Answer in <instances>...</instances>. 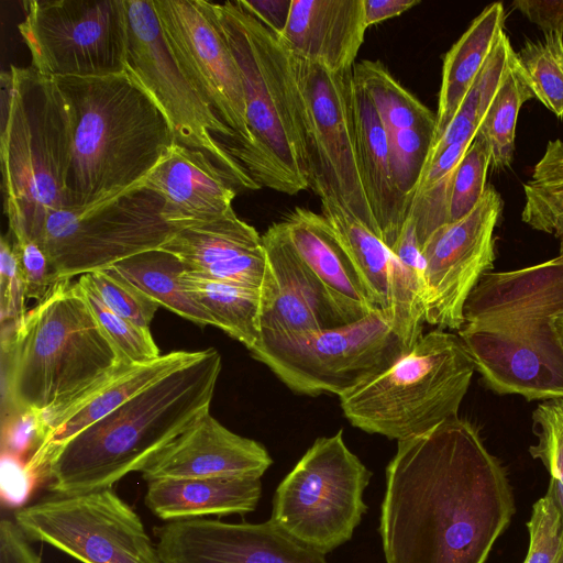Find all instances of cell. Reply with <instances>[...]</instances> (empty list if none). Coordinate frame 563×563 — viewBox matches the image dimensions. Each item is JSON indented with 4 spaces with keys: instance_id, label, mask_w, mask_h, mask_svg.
Masks as SVG:
<instances>
[{
    "instance_id": "7c38bea8",
    "label": "cell",
    "mask_w": 563,
    "mask_h": 563,
    "mask_svg": "<svg viewBox=\"0 0 563 563\" xmlns=\"http://www.w3.org/2000/svg\"><path fill=\"white\" fill-rule=\"evenodd\" d=\"M22 5L18 29L38 74L62 78L125 73V0H30Z\"/></svg>"
},
{
    "instance_id": "d590c367",
    "label": "cell",
    "mask_w": 563,
    "mask_h": 563,
    "mask_svg": "<svg viewBox=\"0 0 563 563\" xmlns=\"http://www.w3.org/2000/svg\"><path fill=\"white\" fill-rule=\"evenodd\" d=\"M523 191L522 221L534 230L554 235L563 253V141L548 142Z\"/></svg>"
},
{
    "instance_id": "b9f144b4",
    "label": "cell",
    "mask_w": 563,
    "mask_h": 563,
    "mask_svg": "<svg viewBox=\"0 0 563 563\" xmlns=\"http://www.w3.org/2000/svg\"><path fill=\"white\" fill-rule=\"evenodd\" d=\"M434 133V130L429 129H406L388 134L394 181L410 203L433 144Z\"/></svg>"
},
{
    "instance_id": "ac0fdd59",
    "label": "cell",
    "mask_w": 563,
    "mask_h": 563,
    "mask_svg": "<svg viewBox=\"0 0 563 563\" xmlns=\"http://www.w3.org/2000/svg\"><path fill=\"white\" fill-rule=\"evenodd\" d=\"M155 534L164 563H328L324 554L291 538L269 520H177L156 528Z\"/></svg>"
},
{
    "instance_id": "e575fe53",
    "label": "cell",
    "mask_w": 563,
    "mask_h": 563,
    "mask_svg": "<svg viewBox=\"0 0 563 563\" xmlns=\"http://www.w3.org/2000/svg\"><path fill=\"white\" fill-rule=\"evenodd\" d=\"M531 98L533 92L515 54L477 130L489 148L490 167L495 170L510 166L518 114Z\"/></svg>"
},
{
    "instance_id": "e0dca14e",
    "label": "cell",
    "mask_w": 563,
    "mask_h": 563,
    "mask_svg": "<svg viewBox=\"0 0 563 563\" xmlns=\"http://www.w3.org/2000/svg\"><path fill=\"white\" fill-rule=\"evenodd\" d=\"M459 336L493 391L528 401L563 398V344L554 320L506 331L464 324Z\"/></svg>"
},
{
    "instance_id": "6da1fadb",
    "label": "cell",
    "mask_w": 563,
    "mask_h": 563,
    "mask_svg": "<svg viewBox=\"0 0 563 563\" xmlns=\"http://www.w3.org/2000/svg\"><path fill=\"white\" fill-rule=\"evenodd\" d=\"M515 514L505 467L467 420L398 441L379 533L386 563H485Z\"/></svg>"
},
{
    "instance_id": "ab89813d",
    "label": "cell",
    "mask_w": 563,
    "mask_h": 563,
    "mask_svg": "<svg viewBox=\"0 0 563 563\" xmlns=\"http://www.w3.org/2000/svg\"><path fill=\"white\" fill-rule=\"evenodd\" d=\"M532 420L538 441L529 448V452L549 471V487L553 490L563 514V398L539 404L533 411Z\"/></svg>"
},
{
    "instance_id": "7dc6e473",
    "label": "cell",
    "mask_w": 563,
    "mask_h": 563,
    "mask_svg": "<svg viewBox=\"0 0 563 563\" xmlns=\"http://www.w3.org/2000/svg\"><path fill=\"white\" fill-rule=\"evenodd\" d=\"M44 435L45 423L40 413L35 411L13 412L3 419L2 454L20 460L30 452L31 456L40 446Z\"/></svg>"
},
{
    "instance_id": "52a82bcc",
    "label": "cell",
    "mask_w": 563,
    "mask_h": 563,
    "mask_svg": "<svg viewBox=\"0 0 563 563\" xmlns=\"http://www.w3.org/2000/svg\"><path fill=\"white\" fill-rule=\"evenodd\" d=\"M475 364L459 335L433 330L389 368L339 397L356 428L397 441L459 417Z\"/></svg>"
},
{
    "instance_id": "11a10c76",
    "label": "cell",
    "mask_w": 563,
    "mask_h": 563,
    "mask_svg": "<svg viewBox=\"0 0 563 563\" xmlns=\"http://www.w3.org/2000/svg\"><path fill=\"white\" fill-rule=\"evenodd\" d=\"M555 563H563V542H562V547H561V550L559 552V555L555 560Z\"/></svg>"
},
{
    "instance_id": "8d00e7d4",
    "label": "cell",
    "mask_w": 563,
    "mask_h": 563,
    "mask_svg": "<svg viewBox=\"0 0 563 563\" xmlns=\"http://www.w3.org/2000/svg\"><path fill=\"white\" fill-rule=\"evenodd\" d=\"M471 144L450 145L421 173L408 214L415 222L421 250L434 231L449 223L453 176Z\"/></svg>"
},
{
    "instance_id": "83f0119b",
    "label": "cell",
    "mask_w": 563,
    "mask_h": 563,
    "mask_svg": "<svg viewBox=\"0 0 563 563\" xmlns=\"http://www.w3.org/2000/svg\"><path fill=\"white\" fill-rule=\"evenodd\" d=\"M261 495L255 476L161 478L147 482L145 505L161 519L177 521L245 515L255 510Z\"/></svg>"
},
{
    "instance_id": "1f68e13d",
    "label": "cell",
    "mask_w": 563,
    "mask_h": 563,
    "mask_svg": "<svg viewBox=\"0 0 563 563\" xmlns=\"http://www.w3.org/2000/svg\"><path fill=\"white\" fill-rule=\"evenodd\" d=\"M108 269L137 287L159 307L198 325H214L213 319L184 289L181 275L186 266L174 254L154 249L120 261Z\"/></svg>"
},
{
    "instance_id": "2e32d148",
    "label": "cell",
    "mask_w": 563,
    "mask_h": 563,
    "mask_svg": "<svg viewBox=\"0 0 563 563\" xmlns=\"http://www.w3.org/2000/svg\"><path fill=\"white\" fill-rule=\"evenodd\" d=\"M501 210L500 194L487 185L468 214L439 228L422 246L429 324L451 330L465 324V302L494 266V230Z\"/></svg>"
},
{
    "instance_id": "d4e9b609",
    "label": "cell",
    "mask_w": 563,
    "mask_h": 563,
    "mask_svg": "<svg viewBox=\"0 0 563 563\" xmlns=\"http://www.w3.org/2000/svg\"><path fill=\"white\" fill-rule=\"evenodd\" d=\"M297 254L322 283L346 323L376 307L349 253L322 214L296 207L283 220Z\"/></svg>"
},
{
    "instance_id": "74e56055",
    "label": "cell",
    "mask_w": 563,
    "mask_h": 563,
    "mask_svg": "<svg viewBox=\"0 0 563 563\" xmlns=\"http://www.w3.org/2000/svg\"><path fill=\"white\" fill-rule=\"evenodd\" d=\"M516 56L534 98L563 120V33L528 40Z\"/></svg>"
},
{
    "instance_id": "4316f807",
    "label": "cell",
    "mask_w": 563,
    "mask_h": 563,
    "mask_svg": "<svg viewBox=\"0 0 563 563\" xmlns=\"http://www.w3.org/2000/svg\"><path fill=\"white\" fill-rule=\"evenodd\" d=\"M353 114L365 194L382 239L390 249L408 218L410 202L394 181L387 131L368 95L354 79Z\"/></svg>"
},
{
    "instance_id": "60d3db41",
    "label": "cell",
    "mask_w": 563,
    "mask_h": 563,
    "mask_svg": "<svg viewBox=\"0 0 563 563\" xmlns=\"http://www.w3.org/2000/svg\"><path fill=\"white\" fill-rule=\"evenodd\" d=\"M490 154L486 142L476 134L459 163L452 181L449 223L468 214L479 202L486 188Z\"/></svg>"
},
{
    "instance_id": "7402d4cb",
    "label": "cell",
    "mask_w": 563,
    "mask_h": 563,
    "mask_svg": "<svg viewBox=\"0 0 563 563\" xmlns=\"http://www.w3.org/2000/svg\"><path fill=\"white\" fill-rule=\"evenodd\" d=\"M143 186L162 197L163 214L177 230L225 214L233 209L238 190L231 177L205 153L176 142Z\"/></svg>"
},
{
    "instance_id": "816d5d0a",
    "label": "cell",
    "mask_w": 563,
    "mask_h": 563,
    "mask_svg": "<svg viewBox=\"0 0 563 563\" xmlns=\"http://www.w3.org/2000/svg\"><path fill=\"white\" fill-rule=\"evenodd\" d=\"M239 3L274 33L279 35L287 23L291 0H238Z\"/></svg>"
},
{
    "instance_id": "836d02e7",
    "label": "cell",
    "mask_w": 563,
    "mask_h": 563,
    "mask_svg": "<svg viewBox=\"0 0 563 563\" xmlns=\"http://www.w3.org/2000/svg\"><path fill=\"white\" fill-rule=\"evenodd\" d=\"M353 79L365 90L387 134L406 129L437 128V114L405 89L379 60H361Z\"/></svg>"
},
{
    "instance_id": "f1b7e54d",
    "label": "cell",
    "mask_w": 563,
    "mask_h": 563,
    "mask_svg": "<svg viewBox=\"0 0 563 563\" xmlns=\"http://www.w3.org/2000/svg\"><path fill=\"white\" fill-rule=\"evenodd\" d=\"M501 2L486 7L443 58L433 143L451 122L481 73L499 33L504 31Z\"/></svg>"
},
{
    "instance_id": "f546056e",
    "label": "cell",
    "mask_w": 563,
    "mask_h": 563,
    "mask_svg": "<svg viewBox=\"0 0 563 563\" xmlns=\"http://www.w3.org/2000/svg\"><path fill=\"white\" fill-rule=\"evenodd\" d=\"M389 302L386 310L395 332L411 349L426 322L424 258L413 220L408 216L390 247Z\"/></svg>"
},
{
    "instance_id": "bcb514c9",
    "label": "cell",
    "mask_w": 563,
    "mask_h": 563,
    "mask_svg": "<svg viewBox=\"0 0 563 563\" xmlns=\"http://www.w3.org/2000/svg\"><path fill=\"white\" fill-rule=\"evenodd\" d=\"M26 286L19 268L9 234L0 242V306L1 321L15 328L26 313Z\"/></svg>"
},
{
    "instance_id": "30bf717a",
    "label": "cell",
    "mask_w": 563,
    "mask_h": 563,
    "mask_svg": "<svg viewBox=\"0 0 563 563\" xmlns=\"http://www.w3.org/2000/svg\"><path fill=\"white\" fill-rule=\"evenodd\" d=\"M164 201L143 183L84 208H60L46 219L37 242L60 280L108 269L159 249L177 231Z\"/></svg>"
},
{
    "instance_id": "4dcf8cb0",
    "label": "cell",
    "mask_w": 563,
    "mask_h": 563,
    "mask_svg": "<svg viewBox=\"0 0 563 563\" xmlns=\"http://www.w3.org/2000/svg\"><path fill=\"white\" fill-rule=\"evenodd\" d=\"M181 284L189 296L213 319L214 327L249 351L261 338L260 289L185 271Z\"/></svg>"
},
{
    "instance_id": "f35d334b",
    "label": "cell",
    "mask_w": 563,
    "mask_h": 563,
    "mask_svg": "<svg viewBox=\"0 0 563 563\" xmlns=\"http://www.w3.org/2000/svg\"><path fill=\"white\" fill-rule=\"evenodd\" d=\"M99 325L131 364H143L161 356L150 329L139 327L111 311L100 299L88 274L78 279Z\"/></svg>"
},
{
    "instance_id": "8992f818",
    "label": "cell",
    "mask_w": 563,
    "mask_h": 563,
    "mask_svg": "<svg viewBox=\"0 0 563 563\" xmlns=\"http://www.w3.org/2000/svg\"><path fill=\"white\" fill-rule=\"evenodd\" d=\"M3 209L11 236L38 240L47 217L66 205L73 125L54 78L11 65L1 73Z\"/></svg>"
},
{
    "instance_id": "9c48e42d",
    "label": "cell",
    "mask_w": 563,
    "mask_h": 563,
    "mask_svg": "<svg viewBox=\"0 0 563 563\" xmlns=\"http://www.w3.org/2000/svg\"><path fill=\"white\" fill-rule=\"evenodd\" d=\"M371 477L342 430L318 438L277 486L269 521L325 555L352 538Z\"/></svg>"
},
{
    "instance_id": "ffe728a7",
    "label": "cell",
    "mask_w": 563,
    "mask_h": 563,
    "mask_svg": "<svg viewBox=\"0 0 563 563\" xmlns=\"http://www.w3.org/2000/svg\"><path fill=\"white\" fill-rule=\"evenodd\" d=\"M267 450L221 424L210 412L200 417L162 449L141 471L147 482L262 475L272 465Z\"/></svg>"
},
{
    "instance_id": "9a60e30c",
    "label": "cell",
    "mask_w": 563,
    "mask_h": 563,
    "mask_svg": "<svg viewBox=\"0 0 563 563\" xmlns=\"http://www.w3.org/2000/svg\"><path fill=\"white\" fill-rule=\"evenodd\" d=\"M164 40L180 70L235 135V158L250 144L238 63L207 0H152Z\"/></svg>"
},
{
    "instance_id": "484cf974",
    "label": "cell",
    "mask_w": 563,
    "mask_h": 563,
    "mask_svg": "<svg viewBox=\"0 0 563 563\" xmlns=\"http://www.w3.org/2000/svg\"><path fill=\"white\" fill-rule=\"evenodd\" d=\"M199 354L200 351H173L147 363L132 364L84 400L53 419L47 424L40 446L26 461V470L35 481L43 479L48 460L59 446L156 379L194 361Z\"/></svg>"
},
{
    "instance_id": "277c9868",
    "label": "cell",
    "mask_w": 563,
    "mask_h": 563,
    "mask_svg": "<svg viewBox=\"0 0 563 563\" xmlns=\"http://www.w3.org/2000/svg\"><path fill=\"white\" fill-rule=\"evenodd\" d=\"M54 79L73 125L64 208L88 207L141 185L175 142L153 100L125 73Z\"/></svg>"
},
{
    "instance_id": "ba28073f",
    "label": "cell",
    "mask_w": 563,
    "mask_h": 563,
    "mask_svg": "<svg viewBox=\"0 0 563 563\" xmlns=\"http://www.w3.org/2000/svg\"><path fill=\"white\" fill-rule=\"evenodd\" d=\"M410 349L388 314L376 309L363 319L291 336H261L250 350L297 394L339 397L389 368Z\"/></svg>"
},
{
    "instance_id": "681fc988",
    "label": "cell",
    "mask_w": 563,
    "mask_h": 563,
    "mask_svg": "<svg viewBox=\"0 0 563 563\" xmlns=\"http://www.w3.org/2000/svg\"><path fill=\"white\" fill-rule=\"evenodd\" d=\"M15 521L0 522V563H42Z\"/></svg>"
},
{
    "instance_id": "5bb4252c",
    "label": "cell",
    "mask_w": 563,
    "mask_h": 563,
    "mask_svg": "<svg viewBox=\"0 0 563 563\" xmlns=\"http://www.w3.org/2000/svg\"><path fill=\"white\" fill-rule=\"evenodd\" d=\"M14 519L29 540L81 563H164L140 516L112 488L54 495L20 508Z\"/></svg>"
},
{
    "instance_id": "44dd1931",
    "label": "cell",
    "mask_w": 563,
    "mask_h": 563,
    "mask_svg": "<svg viewBox=\"0 0 563 563\" xmlns=\"http://www.w3.org/2000/svg\"><path fill=\"white\" fill-rule=\"evenodd\" d=\"M159 249L177 256L189 272L250 288L261 289L266 274L262 235L233 209L178 229Z\"/></svg>"
},
{
    "instance_id": "603a6c76",
    "label": "cell",
    "mask_w": 563,
    "mask_h": 563,
    "mask_svg": "<svg viewBox=\"0 0 563 563\" xmlns=\"http://www.w3.org/2000/svg\"><path fill=\"white\" fill-rule=\"evenodd\" d=\"M366 29L364 0H291L277 36L291 55L344 73L353 69Z\"/></svg>"
},
{
    "instance_id": "f907efd6",
    "label": "cell",
    "mask_w": 563,
    "mask_h": 563,
    "mask_svg": "<svg viewBox=\"0 0 563 563\" xmlns=\"http://www.w3.org/2000/svg\"><path fill=\"white\" fill-rule=\"evenodd\" d=\"M512 5L545 33H563V0H515Z\"/></svg>"
},
{
    "instance_id": "ee69618b",
    "label": "cell",
    "mask_w": 563,
    "mask_h": 563,
    "mask_svg": "<svg viewBox=\"0 0 563 563\" xmlns=\"http://www.w3.org/2000/svg\"><path fill=\"white\" fill-rule=\"evenodd\" d=\"M527 526L530 541L523 563H555L563 542V514L550 487L534 503Z\"/></svg>"
},
{
    "instance_id": "5b68a950",
    "label": "cell",
    "mask_w": 563,
    "mask_h": 563,
    "mask_svg": "<svg viewBox=\"0 0 563 563\" xmlns=\"http://www.w3.org/2000/svg\"><path fill=\"white\" fill-rule=\"evenodd\" d=\"M210 5L244 86L250 144L235 159L261 187L297 195L309 188V172L291 56L238 0Z\"/></svg>"
},
{
    "instance_id": "c3c4849f",
    "label": "cell",
    "mask_w": 563,
    "mask_h": 563,
    "mask_svg": "<svg viewBox=\"0 0 563 563\" xmlns=\"http://www.w3.org/2000/svg\"><path fill=\"white\" fill-rule=\"evenodd\" d=\"M34 477L19 459L2 454L1 496L4 503L15 506L22 503L31 490Z\"/></svg>"
},
{
    "instance_id": "7a4b0ae2",
    "label": "cell",
    "mask_w": 563,
    "mask_h": 563,
    "mask_svg": "<svg viewBox=\"0 0 563 563\" xmlns=\"http://www.w3.org/2000/svg\"><path fill=\"white\" fill-rule=\"evenodd\" d=\"M221 372L212 347L156 379L81 430L49 457L44 477L55 495L112 488L141 472L162 449L209 412Z\"/></svg>"
},
{
    "instance_id": "4fadbf2b",
    "label": "cell",
    "mask_w": 563,
    "mask_h": 563,
    "mask_svg": "<svg viewBox=\"0 0 563 563\" xmlns=\"http://www.w3.org/2000/svg\"><path fill=\"white\" fill-rule=\"evenodd\" d=\"M290 56L302 102L309 188L320 200L336 202L380 234L360 169L353 69L332 73L321 64Z\"/></svg>"
},
{
    "instance_id": "f6af8a7d",
    "label": "cell",
    "mask_w": 563,
    "mask_h": 563,
    "mask_svg": "<svg viewBox=\"0 0 563 563\" xmlns=\"http://www.w3.org/2000/svg\"><path fill=\"white\" fill-rule=\"evenodd\" d=\"M10 238L25 282L26 298L38 302L60 282L58 274L37 241L26 236Z\"/></svg>"
},
{
    "instance_id": "f5cc1de1",
    "label": "cell",
    "mask_w": 563,
    "mask_h": 563,
    "mask_svg": "<svg viewBox=\"0 0 563 563\" xmlns=\"http://www.w3.org/2000/svg\"><path fill=\"white\" fill-rule=\"evenodd\" d=\"M419 3V0H364L366 26L398 16Z\"/></svg>"
},
{
    "instance_id": "8fae6325",
    "label": "cell",
    "mask_w": 563,
    "mask_h": 563,
    "mask_svg": "<svg viewBox=\"0 0 563 563\" xmlns=\"http://www.w3.org/2000/svg\"><path fill=\"white\" fill-rule=\"evenodd\" d=\"M128 51L125 74L166 118L175 142L205 153L233 180L238 190L261 186L229 153L216 135L235 142V135L217 117L175 62L162 33L152 0H125Z\"/></svg>"
},
{
    "instance_id": "d6a6232c",
    "label": "cell",
    "mask_w": 563,
    "mask_h": 563,
    "mask_svg": "<svg viewBox=\"0 0 563 563\" xmlns=\"http://www.w3.org/2000/svg\"><path fill=\"white\" fill-rule=\"evenodd\" d=\"M322 216L335 232L366 284L377 308L387 310L393 253L380 234L331 200H321Z\"/></svg>"
},
{
    "instance_id": "d6986e66",
    "label": "cell",
    "mask_w": 563,
    "mask_h": 563,
    "mask_svg": "<svg viewBox=\"0 0 563 563\" xmlns=\"http://www.w3.org/2000/svg\"><path fill=\"white\" fill-rule=\"evenodd\" d=\"M267 268L260 289L261 336H291L345 324L329 292L294 249L284 221L262 235Z\"/></svg>"
},
{
    "instance_id": "cb8c5ba5",
    "label": "cell",
    "mask_w": 563,
    "mask_h": 563,
    "mask_svg": "<svg viewBox=\"0 0 563 563\" xmlns=\"http://www.w3.org/2000/svg\"><path fill=\"white\" fill-rule=\"evenodd\" d=\"M563 311V253L509 272L485 273L464 306L465 323L553 319Z\"/></svg>"
},
{
    "instance_id": "7bdbcfd3",
    "label": "cell",
    "mask_w": 563,
    "mask_h": 563,
    "mask_svg": "<svg viewBox=\"0 0 563 563\" xmlns=\"http://www.w3.org/2000/svg\"><path fill=\"white\" fill-rule=\"evenodd\" d=\"M102 302L118 316L150 329L159 305L110 269L88 274Z\"/></svg>"
},
{
    "instance_id": "3957f363",
    "label": "cell",
    "mask_w": 563,
    "mask_h": 563,
    "mask_svg": "<svg viewBox=\"0 0 563 563\" xmlns=\"http://www.w3.org/2000/svg\"><path fill=\"white\" fill-rule=\"evenodd\" d=\"M8 416L35 411L47 424L132 364L96 320L79 282L60 280L2 339Z\"/></svg>"
},
{
    "instance_id": "db71d44e",
    "label": "cell",
    "mask_w": 563,
    "mask_h": 563,
    "mask_svg": "<svg viewBox=\"0 0 563 563\" xmlns=\"http://www.w3.org/2000/svg\"><path fill=\"white\" fill-rule=\"evenodd\" d=\"M554 327L563 344V311L554 318Z\"/></svg>"
}]
</instances>
